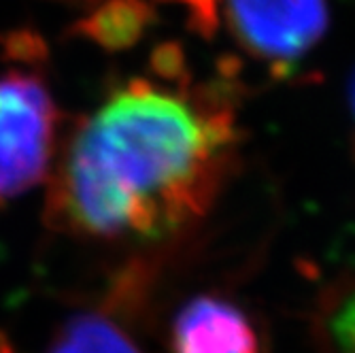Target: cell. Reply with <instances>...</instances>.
I'll return each mask as SVG.
<instances>
[{"instance_id": "1", "label": "cell", "mask_w": 355, "mask_h": 353, "mask_svg": "<svg viewBox=\"0 0 355 353\" xmlns=\"http://www.w3.org/2000/svg\"><path fill=\"white\" fill-rule=\"evenodd\" d=\"M230 137L225 113H198L135 79L75 130L53 187V215L96 239L168 232L202 211L209 164Z\"/></svg>"}, {"instance_id": "2", "label": "cell", "mask_w": 355, "mask_h": 353, "mask_svg": "<svg viewBox=\"0 0 355 353\" xmlns=\"http://www.w3.org/2000/svg\"><path fill=\"white\" fill-rule=\"evenodd\" d=\"M55 119L53 98L41 77L24 71L0 77V205L45 179Z\"/></svg>"}, {"instance_id": "3", "label": "cell", "mask_w": 355, "mask_h": 353, "mask_svg": "<svg viewBox=\"0 0 355 353\" xmlns=\"http://www.w3.org/2000/svg\"><path fill=\"white\" fill-rule=\"evenodd\" d=\"M236 41L255 58L287 71L324 39L328 0H221Z\"/></svg>"}, {"instance_id": "4", "label": "cell", "mask_w": 355, "mask_h": 353, "mask_svg": "<svg viewBox=\"0 0 355 353\" xmlns=\"http://www.w3.org/2000/svg\"><path fill=\"white\" fill-rule=\"evenodd\" d=\"M175 353H260L255 330L228 300L200 296L187 302L173 326Z\"/></svg>"}, {"instance_id": "5", "label": "cell", "mask_w": 355, "mask_h": 353, "mask_svg": "<svg viewBox=\"0 0 355 353\" xmlns=\"http://www.w3.org/2000/svg\"><path fill=\"white\" fill-rule=\"evenodd\" d=\"M153 24L155 9L147 0H105L71 28V35L83 37L107 51H123L137 45Z\"/></svg>"}, {"instance_id": "6", "label": "cell", "mask_w": 355, "mask_h": 353, "mask_svg": "<svg viewBox=\"0 0 355 353\" xmlns=\"http://www.w3.org/2000/svg\"><path fill=\"white\" fill-rule=\"evenodd\" d=\"M47 353H141L111 317L81 313L71 317L53 336Z\"/></svg>"}, {"instance_id": "7", "label": "cell", "mask_w": 355, "mask_h": 353, "mask_svg": "<svg viewBox=\"0 0 355 353\" xmlns=\"http://www.w3.org/2000/svg\"><path fill=\"white\" fill-rule=\"evenodd\" d=\"M159 3L181 5L189 13V28L205 39H211L219 28L221 0H159Z\"/></svg>"}, {"instance_id": "8", "label": "cell", "mask_w": 355, "mask_h": 353, "mask_svg": "<svg viewBox=\"0 0 355 353\" xmlns=\"http://www.w3.org/2000/svg\"><path fill=\"white\" fill-rule=\"evenodd\" d=\"M330 330L340 353H355V292L349 294L332 315Z\"/></svg>"}, {"instance_id": "9", "label": "cell", "mask_w": 355, "mask_h": 353, "mask_svg": "<svg viewBox=\"0 0 355 353\" xmlns=\"http://www.w3.org/2000/svg\"><path fill=\"white\" fill-rule=\"evenodd\" d=\"M151 69L157 77L179 81L185 75V53L179 43H162L151 53Z\"/></svg>"}, {"instance_id": "10", "label": "cell", "mask_w": 355, "mask_h": 353, "mask_svg": "<svg viewBox=\"0 0 355 353\" xmlns=\"http://www.w3.org/2000/svg\"><path fill=\"white\" fill-rule=\"evenodd\" d=\"M5 49H7L9 58L19 60V62H39L47 53L43 39L37 35V32H30V30L11 32V35L5 39Z\"/></svg>"}, {"instance_id": "11", "label": "cell", "mask_w": 355, "mask_h": 353, "mask_svg": "<svg viewBox=\"0 0 355 353\" xmlns=\"http://www.w3.org/2000/svg\"><path fill=\"white\" fill-rule=\"evenodd\" d=\"M349 103H351V111L355 117V73L351 75V81H349Z\"/></svg>"}]
</instances>
